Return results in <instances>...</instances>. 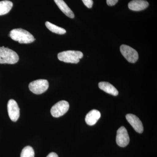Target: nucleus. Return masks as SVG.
I'll return each mask as SVG.
<instances>
[{
    "mask_svg": "<svg viewBox=\"0 0 157 157\" xmlns=\"http://www.w3.org/2000/svg\"><path fill=\"white\" fill-rule=\"evenodd\" d=\"M9 36L11 39L21 44H29L35 40L33 35L28 31L22 29H14L10 32Z\"/></svg>",
    "mask_w": 157,
    "mask_h": 157,
    "instance_id": "nucleus-1",
    "label": "nucleus"
},
{
    "mask_svg": "<svg viewBox=\"0 0 157 157\" xmlns=\"http://www.w3.org/2000/svg\"><path fill=\"white\" fill-rule=\"evenodd\" d=\"M18 60L19 56L14 51L4 46L0 47V64H14Z\"/></svg>",
    "mask_w": 157,
    "mask_h": 157,
    "instance_id": "nucleus-2",
    "label": "nucleus"
},
{
    "mask_svg": "<svg viewBox=\"0 0 157 157\" xmlns=\"http://www.w3.org/2000/svg\"><path fill=\"white\" fill-rule=\"evenodd\" d=\"M83 53L78 51L68 50L62 52L58 54V58L61 61L71 63H78L83 57Z\"/></svg>",
    "mask_w": 157,
    "mask_h": 157,
    "instance_id": "nucleus-3",
    "label": "nucleus"
},
{
    "mask_svg": "<svg viewBox=\"0 0 157 157\" xmlns=\"http://www.w3.org/2000/svg\"><path fill=\"white\" fill-rule=\"evenodd\" d=\"M29 88L34 94H41L48 90L49 84L46 79H38L32 82L29 84Z\"/></svg>",
    "mask_w": 157,
    "mask_h": 157,
    "instance_id": "nucleus-4",
    "label": "nucleus"
},
{
    "mask_svg": "<svg viewBox=\"0 0 157 157\" xmlns=\"http://www.w3.org/2000/svg\"><path fill=\"white\" fill-rule=\"evenodd\" d=\"M70 105L65 101H59L52 106L51 109L52 115L54 117H59L64 115L69 110Z\"/></svg>",
    "mask_w": 157,
    "mask_h": 157,
    "instance_id": "nucleus-5",
    "label": "nucleus"
},
{
    "mask_svg": "<svg viewBox=\"0 0 157 157\" xmlns=\"http://www.w3.org/2000/svg\"><path fill=\"white\" fill-rule=\"evenodd\" d=\"M120 51L122 55L129 63H135L138 60V52L130 46L125 45H121Z\"/></svg>",
    "mask_w": 157,
    "mask_h": 157,
    "instance_id": "nucleus-6",
    "label": "nucleus"
},
{
    "mask_svg": "<svg viewBox=\"0 0 157 157\" xmlns=\"http://www.w3.org/2000/svg\"><path fill=\"white\" fill-rule=\"evenodd\" d=\"M117 133L116 142L117 145L121 147L127 146L130 142V137L126 128L121 127Z\"/></svg>",
    "mask_w": 157,
    "mask_h": 157,
    "instance_id": "nucleus-7",
    "label": "nucleus"
},
{
    "mask_svg": "<svg viewBox=\"0 0 157 157\" xmlns=\"http://www.w3.org/2000/svg\"><path fill=\"white\" fill-rule=\"evenodd\" d=\"M8 111L9 117L12 121H17L20 116V109L16 101L9 100L8 103Z\"/></svg>",
    "mask_w": 157,
    "mask_h": 157,
    "instance_id": "nucleus-8",
    "label": "nucleus"
},
{
    "mask_svg": "<svg viewBox=\"0 0 157 157\" xmlns=\"http://www.w3.org/2000/svg\"><path fill=\"white\" fill-rule=\"evenodd\" d=\"M126 118L127 121L136 132L140 134L143 133L144 131L143 124L139 119V118L133 114H127L126 116Z\"/></svg>",
    "mask_w": 157,
    "mask_h": 157,
    "instance_id": "nucleus-9",
    "label": "nucleus"
},
{
    "mask_svg": "<svg viewBox=\"0 0 157 157\" xmlns=\"http://www.w3.org/2000/svg\"><path fill=\"white\" fill-rule=\"evenodd\" d=\"M149 6V3L145 0H133L128 4V8L134 11H140L146 9Z\"/></svg>",
    "mask_w": 157,
    "mask_h": 157,
    "instance_id": "nucleus-10",
    "label": "nucleus"
},
{
    "mask_svg": "<svg viewBox=\"0 0 157 157\" xmlns=\"http://www.w3.org/2000/svg\"><path fill=\"white\" fill-rule=\"evenodd\" d=\"M101 117V113L97 109H93L90 111L86 116V122L89 125H94L95 124Z\"/></svg>",
    "mask_w": 157,
    "mask_h": 157,
    "instance_id": "nucleus-11",
    "label": "nucleus"
},
{
    "mask_svg": "<svg viewBox=\"0 0 157 157\" xmlns=\"http://www.w3.org/2000/svg\"><path fill=\"white\" fill-rule=\"evenodd\" d=\"M61 11L68 17L73 18L75 17L73 11L68 7L63 0H54Z\"/></svg>",
    "mask_w": 157,
    "mask_h": 157,
    "instance_id": "nucleus-12",
    "label": "nucleus"
},
{
    "mask_svg": "<svg viewBox=\"0 0 157 157\" xmlns=\"http://www.w3.org/2000/svg\"><path fill=\"white\" fill-rule=\"evenodd\" d=\"M99 87L100 89L105 92L112 95L116 96L118 95V91L112 84L106 82H101L99 83Z\"/></svg>",
    "mask_w": 157,
    "mask_h": 157,
    "instance_id": "nucleus-13",
    "label": "nucleus"
},
{
    "mask_svg": "<svg viewBox=\"0 0 157 157\" xmlns=\"http://www.w3.org/2000/svg\"><path fill=\"white\" fill-rule=\"evenodd\" d=\"M13 6V3L8 0L0 2V16L9 13Z\"/></svg>",
    "mask_w": 157,
    "mask_h": 157,
    "instance_id": "nucleus-14",
    "label": "nucleus"
},
{
    "mask_svg": "<svg viewBox=\"0 0 157 157\" xmlns=\"http://www.w3.org/2000/svg\"><path fill=\"white\" fill-rule=\"evenodd\" d=\"M45 26L52 33L59 35H63L66 33V30L65 29L60 27L51 23L48 21L45 22Z\"/></svg>",
    "mask_w": 157,
    "mask_h": 157,
    "instance_id": "nucleus-15",
    "label": "nucleus"
},
{
    "mask_svg": "<svg viewBox=\"0 0 157 157\" xmlns=\"http://www.w3.org/2000/svg\"><path fill=\"white\" fill-rule=\"evenodd\" d=\"M35 152L32 147L28 146L23 149L21 157H34Z\"/></svg>",
    "mask_w": 157,
    "mask_h": 157,
    "instance_id": "nucleus-16",
    "label": "nucleus"
},
{
    "mask_svg": "<svg viewBox=\"0 0 157 157\" xmlns=\"http://www.w3.org/2000/svg\"><path fill=\"white\" fill-rule=\"evenodd\" d=\"M82 2L84 3L85 6L87 7L89 9H91L93 5V0H82Z\"/></svg>",
    "mask_w": 157,
    "mask_h": 157,
    "instance_id": "nucleus-17",
    "label": "nucleus"
},
{
    "mask_svg": "<svg viewBox=\"0 0 157 157\" xmlns=\"http://www.w3.org/2000/svg\"><path fill=\"white\" fill-rule=\"evenodd\" d=\"M118 0H107V5L108 6H114L117 3Z\"/></svg>",
    "mask_w": 157,
    "mask_h": 157,
    "instance_id": "nucleus-18",
    "label": "nucleus"
},
{
    "mask_svg": "<svg viewBox=\"0 0 157 157\" xmlns=\"http://www.w3.org/2000/svg\"><path fill=\"white\" fill-rule=\"evenodd\" d=\"M46 157H59L57 154L54 152H52L49 153Z\"/></svg>",
    "mask_w": 157,
    "mask_h": 157,
    "instance_id": "nucleus-19",
    "label": "nucleus"
}]
</instances>
